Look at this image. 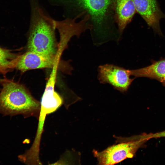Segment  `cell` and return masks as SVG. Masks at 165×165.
I'll return each mask as SVG.
<instances>
[{"label":"cell","mask_w":165,"mask_h":165,"mask_svg":"<svg viewBox=\"0 0 165 165\" xmlns=\"http://www.w3.org/2000/svg\"><path fill=\"white\" fill-rule=\"evenodd\" d=\"M41 105L23 85L11 81L4 82L0 92V113L5 115L39 116Z\"/></svg>","instance_id":"1"},{"label":"cell","mask_w":165,"mask_h":165,"mask_svg":"<svg viewBox=\"0 0 165 165\" xmlns=\"http://www.w3.org/2000/svg\"><path fill=\"white\" fill-rule=\"evenodd\" d=\"M115 143L101 151L93 152L99 165H113L133 158L139 148L148 140L145 134L128 137L115 136Z\"/></svg>","instance_id":"2"},{"label":"cell","mask_w":165,"mask_h":165,"mask_svg":"<svg viewBox=\"0 0 165 165\" xmlns=\"http://www.w3.org/2000/svg\"><path fill=\"white\" fill-rule=\"evenodd\" d=\"M52 5L62 7L65 12L76 9L87 12L94 24L101 26L116 0H48Z\"/></svg>","instance_id":"3"},{"label":"cell","mask_w":165,"mask_h":165,"mask_svg":"<svg viewBox=\"0 0 165 165\" xmlns=\"http://www.w3.org/2000/svg\"><path fill=\"white\" fill-rule=\"evenodd\" d=\"M97 77L99 82L108 84L119 92H127L134 79L130 78V70L111 64L98 67Z\"/></svg>","instance_id":"4"},{"label":"cell","mask_w":165,"mask_h":165,"mask_svg":"<svg viewBox=\"0 0 165 165\" xmlns=\"http://www.w3.org/2000/svg\"><path fill=\"white\" fill-rule=\"evenodd\" d=\"M57 60L56 57L45 56L28 51L16 58L14 66L22 72L28 70L55 67Z\"/></svg>","instance_id":"5"},{"label":"cell","mask_w":165,"mask_h":165,"mask_svg":"<svg viewBox=\"0 0 165 165\" xmlns=\"http://www.w3.org/2000/svg\"><path fill=\"white\" fill-rule=\"evenodd\" d=\"M136 11L154 30L160 32L159 21L163 17L156 0H132Z\"/></svg>","instance_id":"6"},{"label":"cell","mask_w":165,"mask_h":165,"mask_svg":"<svg viewBox=\"0 0 165 165\" xmlns=\"http://www.w3.org/2000/svg\"><path fill=\"white\" fill-rule=\"evenodd\" d=\"M115 6L118 26L122 33L136 11L132 0H116Z\"/></svg>","instance_id":"7"},{"label":"cell","mask_w":165,"mask_h":165,"mask_svg":"<svg viewBox=\"0 0 165 165\" xmlns=\"http://www.w3.org/2000/svg\"><path fill=\"white\" fill-rule=\"evenodd\" d=\"M131 75L156 79L165 86V60L156 61L147 67L130 70Z\"/></svg>","instance_id":"8"},{"label":"cell","mask_w":165,"mask_h":165,"mask_svg":"<svg viewBox=\"0 0 165 165\" xmlns=\"http://www.w3.org/2000/svg\"><path fill=\"white\" fill-rule=\"evenodd\" d=\"M53 69L46 86L42 98L41 106L45 108L55 109L61 105L62 100L54 90L56 68Z\"/></svg>","instance_id":"9"},{"label":"cell","mask_w":165,"mask_h":165,"mask_svg":"<svg viewBox=\"0 0 165 165\" xmlns=\"http://www.w3.org/2000/svg\"><path fill=\"white\" fill-rule=\"evenodd\" d=\"M16 56L9 50L0 47V68L14 65Z\"/></svg>","instance_id":"10"},{"label":"cell","mask_w":165,"mask_h":165,"mask_svg":"<svg viewBox=\"0 0 165 165\" xmlns=\"http://www.w3.org/2000/svg\"><path fill=\"white\" fill-rule=\"evenodd\" d=\"M148 138L150 139L152 138H157L165 137V130L155 133L147 134Z\"/></svg>","instance_id":"11"}]
</instances>
